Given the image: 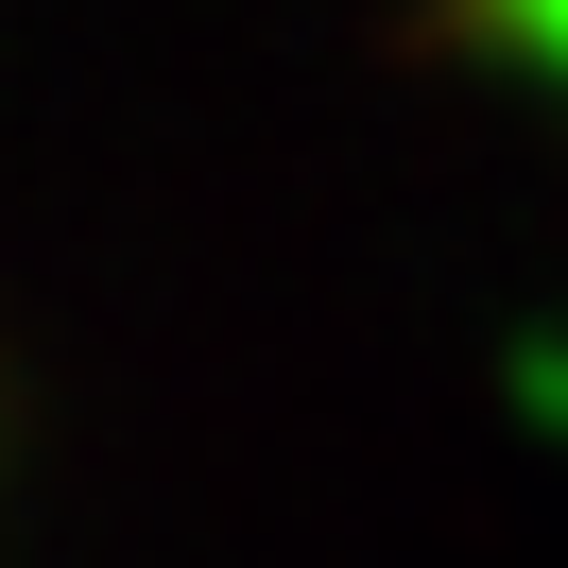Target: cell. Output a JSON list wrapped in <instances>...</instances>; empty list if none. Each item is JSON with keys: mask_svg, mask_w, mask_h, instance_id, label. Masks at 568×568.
I'll return each instance as SVG.
<instances>
[{"mask_svg": "<svg viewBox=\"0 0 568 568\" xmlns=\"http://www.w3.org/2000/svg\"><path fill=\"white\" fill-rule=\"evenodd\" d=\"M499 52H534V70H568V0H465Z\"/></svg>", "mask_w": 568, "mask_h": 568, "instance_id": "obj_1", "label": "cell"}]
</instances>
